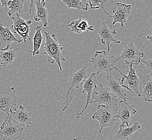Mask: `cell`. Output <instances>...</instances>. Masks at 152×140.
I'll return each instance as SVG.
<instances>
[{
    "instance_id": "cell-1",
    "label": "cell",
    "mask_w": 152,
    "mask_h": 140,
    "mask_svg": "<svg viewBox=\"0 0 152 140\" xmlns=\"http://www.w3.org/2000/svg\"><path fill=\"white\" fill-rule=\"evenodd\" d=\"M45 36V42L43 45V54L47 55V61L51 64L56 63L59 70L62 71L61 61H65V58L62 55L63 47L58 43L57 36L53 34L51 36L49 32L44 31Z\"/></svg>"
},
{
    "instance_id": "cell-2",
    "label": "cell",
    "mask_w": 152,
    "mask_h": 140,
    "mask_svg": "<svg viewBox=\"0 0 152 140\" xmlns=\"http://www.w3.org/2000/svg\"><path fill=\"white\" fill-rule=\"evenodd\" d=\"M119 61V59L115 55H107L105 51H96L94 58L89 60L88 62L92 64V70L96 71V75L99 73L106 72L111 75L112 71L115 70L114 65Z\"/></svg>"
},
{
    "instance_id": "cell-3",
    "label": "cell",
    "mask_w": 152,
    "mask_h": 140,
    "mask_svg": "<svg viewBox=\"0 0 152 140\" xmlns=\"http://www.w3.org/2000/svg\"><path fill=\"white\" fill-rule=\"evenodd\" d=\"M90 103H96L102 105L110 110L117 112L119 99L112 93L106 87H104L102 84H97L96 89L91 96Z\"/></svg>"
},
{
    "instance_id": "cell-4",
    "label": "cell",
    "mask_w": 152,
    "mask_h": 140,
    "mask_svg": "<svg viewBox=\"0 0 152 140\" xmlns=\"http://www.w3.org/2000/svg\"><path fill=\"white\" fill-rule=\"evenodd\" d=\"M87 73L88 69L86 67H83L81 70L73 73L69 78L66 85L65 97L61 102V105H64V107L62 109L63 112L67 109L69 104L73 100V97L72 96L71 90L74 88H78L80 86H82L83 82L86 79Z\"/></svg>"
},
{
    "instance_id": "cell-5",
    "label": "cell",
    "mask_w": 152,
    "mask_h": 140,
    "mask_svg": "<svg viewBox=\"0 0 152 140\" xmlns=\"http://www.w3.org/2000/svg\"><path fill=\"white\" fill-rule=\"evenodd\" d=\"M22 126L12 121L10 115L3 120L0 127V136L2 140H15L20 139L24 130Z\"/></svg>"
},
{
    "instance_id": "cell-6",
    "label": "cell",
    "mask_w": 152,
    "mask_h": 140,
    "mask_svg": "<svg viewBox=\"0 0 152 140\" xmlns=\"http://www.w3.org/2000/svg\"><path fill=\"white\" fill-rule=\"evenodd\" d=\"M117 112L110 110L102 105H99L97 111L92 116V119L99 122V132L100 133L104 128L114 125L115 122L118 121L115 118Z\"/></svg>"
},
{
    "instance_id": "cell-7",
    "label": "cell",
    "mask_w": 152,
    "mask_h": 140,
    "mask_svg": "<svg viewBox=\"0 0 152 140\" xmlns=\"http://www.w3.org/2000/svg\"><path fill=\"white\" fill-rule=\"evenodd\" d=\"M133 64L127 66V74H123L120 70L115 66L114 69L118 71L123 76L121 79L122 88H126L129 91H132L137 94L138 96L140 95L139 88L140 85V80L137 77L136 70L133 67Z\"/></svg>"
},
{
    "instance_id": "cell-8",
    "label": "cell",
    "mask_w": 152,
    "mask_h": 140,
    "mask_svg": "<svg viewBox=\"0 0 152 140\" xmlns=\"http://www.w3.org/2000/svg\"><path fill=\"white\" fill-rule=\"evenodd\" d=\"M134 42L132 41V42L127 44L124 47L121 55L118 57L119 60H123L125 61L127 66L131 64L136 65L139 64L141 59L145 56L144 53L139 50V47L135 46Z\"/></svg>"
},
{
    "instance_id": "cell-9",
    "label": "cell",
    "mask_w": 152,
    "mask_h": 140,
    "mask_svg": "<svg viewBox=\"0 0 152 140\" xmlns=\"http://www.w3.org/2000/svg\"><path fill=\"white\" fill-rule=\"evenodd\" d=\"M12 25L11 26V31L15 34H18L22 37L24 43L26 44V39H29L31 41V38L29 36L30 27L32 23L31 20H26L23 18H20V15L18 13H16V16L12 17Z\"/></svg>"
},
{
    "instance_id": "cell-10",
    "label": "cell",
    "mask_w": 152,
    "mask_h": 140,
    "mask_svg": "<svg viewBox=\"0 0 152 140\" xmlns=\"http://www.w3.org/2000/svg\"><path fill=\"white\" fill-rule=\"evenodd\" d=\"M18 97L15 95V88H9L7 90L0 92V111L10 116L12 108L16 105Z\"/></svg>"
},
{
    "instance_id": "cell-11",
    "label": "cell",
    "mask_w": 152,
    "mask_h": 140,
    "mask_svg": "<svg viewBox=\"0 0 152 140\" xmlns=\"http://www.w3.org/2000/svg\"><path fill=\"white\" fill-rule=\"evenodd\" d=\"M131 10V5L126 4L124 3H116L115 6L112 9V12L113 15H109L110 17L112 18L113 21L112 22L111 26L110 29H111L113 26H114L115 24L119 23L121 26L124 28V24L127 22V19L130 15Z\"/></svg>"
},
{
    "instance_id": "cell-12",
    "label": "cell",
    "mask_w": 152,
    "mask_h": 140,
    "mask_svg": "<svg viewBox=\"0 0 152 140\" xmlns=\"http://www.w3.org/2000/svg\"><path fill=\"white\" fill-rule=\"evenodd\" d=\"M136 113L137 111L134 107V105H130L128 102L120 100L118 106L115 118L117 120L121 121V125L129 127V123Z\"/></svg>"
},
{
    "instance_id": "cell-13",
    "label": "cell",
    "mask_w": 152,
    "mask_h": 140,
    "mask_svg": "<svg viewBox=\"0 0 152 140\" xmlns=\"http://www.w3.org/2000/svg\"><path fill=\"white\" fill-rule=\"evenodd\" d=\"M96 75V73H93L91 74L88 78L85 79L82 84V86L83 88L82 94L87 93L86 98V105L84 108L83 109L80 113H78L76 115V119H81L83 117V113L84 111L88 108V106L90 102L91 99V96L96 90L97 85Z\"/></svg>"
},
{
    "instance_id": "cell-14",
    "label": "cell",
    "mask_w": 152,
    "mask_h": 140,
    "mask_svg": "<svg viewBox=\"0 0 152 140\" xmlns=\"http://www.w3.org/2000/svg\"><path fill=\"white\" fill-rule=\"evenodd\" d=\"M96 32L100 37L102 43L105 46L108 53L110 52L111 43L120 44L121 43L120 41H117L114 38V35L117 34L116 30L108 28L105 21L103 22L99 28L96 30Z\"/></svg>"
},
{
    "instance_id": "cell-15",
    "label": "cell",
    "mask_w": 152,
    "mask_h": 140,
    "mask_svg": "<svg viewBox=\"0 0 152 140\" xmlns=\"http://www.w3.org/2000/svg\"><path fill=\"white\" fill-rule=\"evenodd\" d=\"M106 88L112 93L117 96L120 100L127 102L126 94L123 90L121 79L117 77H112L111 75L106 76L105 82Z\"/></svg>"
},
{
    "instance_id": "cell-16",
    "label": "cell",
    "mask_w": 152,
    "mask_h": 140,
    "mask_svg": "<svg viewBox=\"0 0 152 140\" xmlns=\"http://www.w3.org/2000/svg\"><path fill=\"white\" fill-rule=\"evenodd\" d=\"M21 42V39L19 40L15 37L9 26L4 27L0 20V50L10 46L12 42L20 43Z\"/></svg>"
},
{
    "instance_id": "cell-17",
    "label": "cell",
    "mask_w": 152,
    "mask_h": 140,
    "mask_svg": "<svg viewBox=\"0 0 152 140\" xmlns=\"http://www.w3.org/2000/svg\"><path fill=\"white\" fill-rule=\"evenodd\" d=\"M31 113L26 111L22 105H20L18 108H14V111H12L10 117L12 121H17L21 125H26L28 128L32 123Z\"/></svg>"
},
{
    "instance_id": "cell-18",
    "label": "cell",
    "mask_w": 152,
    "mask_h": 140,
    "mask_svg": "<svg viewBox=\"0 0 152 140\" xmlns=\"http://www.w3.org/2000/svg\"><path fill=\"white\" fill-rule=\"evenodd\" d=\"M91 20L89 21L88 19H83L80 18L72 20L67 26L71 28V31L75 32L77 34H80L82 32H88L94 31V26H90Z\"/></svg>"
},
{
    "instance_id": "cell-19",
    "label": "cell",
    "mask_w": 152,
    "mask_h": 140,
    "mask_svg": "<svg viewBox=\"0 0 152 140\" xmlns=\"http://www.w3.org/2000/svg\"><path fill=\"white\" fill-rule=\"evenodd\" d=\"M34 4L36 5V15L34 20L36 22H41L44 28L48 26V10L46 9V3L44 0H35Z\"/></svg>"
},
{
    "instance_id": "cell-20",
    "label": "cell",
    "mask_w": 152,
    "mask_h": 140,
    "mask_svg": "<svg viewBox=\"0 0 152 140\" xmlns=\"http://www.w3.org/2000/svg\"><path fill=\"white\" fill-rule=\"evenodd\" d=\"M141 128V125L138 122H135L131 127L120 125L116 133V137L121 140H127L132 137L137 130Z\"/></svg>"
},
{
    "instance_id": "cell-21",
    "label": "cell",
    "mask_w": 152,
    "mask_h": 140,
    "mask_svg": "<svg viewBox=\"0 0 152 140\" xmlns=\"http://www.w3.org/2000/svg\"><path fill=\"white\" fill-rule=\"evenodd\" d=\"M18 48L12 49L11 45L4 50H0V66L6 67L12 64L16 57V51Z\"/></svg>"
},
{
    "instance_id": "cell-22",
    "label": "cell",
    "mask_w": 152,
    "mask_h": 140,
    "mask_svg": "<svg viewBox=\"0 0 152 140\" xmlns=\"http://www.w3.org/2000/svg\"><path fill=\"white\" fill-rule=\"evenodd\" d=\"M141 86L142 90L140 92V97H142L145 101L152 102V77H149L143 79L140 82V86Z\"/></svg>"
},
{
    "instance_id": "cell-23",
    "label": "cell",
    "mask_w": 152,
    "mask_h": 140,
    "mask_svg": "<svg viewBox=\"0 0 152 140\" xmlns=\"http://www.w3.org/2000/svg\"><path fill=\"white\" fill-rule=\"evenodd\" d=\"M32 28L36 30V31L33 38V50L30 51V52L32 53V56H35L40 53L39 49L44 37L42 34V29L41 26H37L36 27Z\"/></svg>"
},
{
    "instance_id": "cell-24",
    "label": "cell",
    "mask_w": 152,
    "mask_h": 140,
    "mask_svg": "<svg viewBox=\"0 0 152 140\" xmlns=\"http://www.w3.org/2000/svg\"><path fill=\"white\" fill-rule=\"evenodd\" d=\"M61 2L66 5L68 9H77L79 12L82 10L88 11V7L89 6L88 3L82 2L80 0H61Z\"/></svg>"
},
{
    "instance_id": "cell-25",
    "label": "cell",
    "mask_w": 152,
    "mask_h": 140,
    "mask_svg": "<svg viewBox=\"0 0 152 140\" xmlns=\"http://www.w3.org/2000/svg\"><path fill=\"white\" fill-rule=\"evenodd\" d=\"M23 0H13L9 6V11L8 12V15L11 16L15 13H20L24 7Z\"/></svg>"
},
{
    "instance_id": "cell-26",
    "label": "cell",
    "mask_w": 152,
    "mask_h": 140,
    "mask_svg": "<svg viewBox=\"0 0 152 140\" xmlns=\"http://www.w3.org/2000/svg\"><path fill=\"white\" fill-rule=\"evenodd\" d=\"M89 6L91 9H101L103 10L105 14L107 15H109L105 9V7L107 4V1L105 0H92L88 1Z\"/></svg>"
},
{
    "instance_id": "cell-27",
    "label": "cell",
    "mask_w": 152,
    "mask_h": 140,
    "mask_svg": "<svg viewBox=\"0 0 152 140\" xmlns=\"http://www.w3.org/2000/svg\"><path fill=\"white\" fill-rule=\"evenodd\" d=\"M152 59H150L148 60H144L141 61L140 63L141 64L145 65V66L146 67L147 73L149 74V77H152Z\"/></svg>"
},
{
    "instance_id": "cell-28",
    "label": "cell",
    "mask_w": 152,
    "mask_h": 140,
    "mask_svg": "<svg viewBox=\"0 0 152 140\" xmlns=\"http://www.w3.org/2000/svg\"><path fill=\"white\" fill-rule=\"evenodd\" d=\"M0 3H1L2 7H3L6 10H8L9 6L12 3V0H3L0 1Z\"/></svg>"
},
{
    "instance_id": "cell-29",
    "label": "cell",
    "mask_w": 152,
    "mask_h": 140,
    "mask_svg": "<svg viewBox=\"0 0 152 140\" xmlns=\"http://www.w3.org/2000/svg\"><path fill=\"white\" fill-rule=\"evenodd\" d=\"M34 2H35V1H33V0H31L30 1L29 4V12L30 14H31V12H32V8H34Z\"/></svg>"
},
{
    "instance_id": "cell-30",
    "label": "cell",
    "mask_w": 152,
    "mask_h": 140,
    "mask_svg": "<svg viewBox=\"0 0 152 140\" xmlns=\"http://www.w3.org/2000/svg\"><path fill=\"white\" fill-rule=\"evenodd\" d=\"M147 38L148 39H149L151 42H152V36H151V35H148V36H147Z\"/></svg>"
},
{
    "instance_id": "cell-31",
    "label": "cell",
    "mask_w": 152,
    "mask_h": 140,
    "mask_svg": "<svg viewBox=\"0 0 152 140\" xmlns=\"http://www.w3.org/2000/svg\"><path fill=\"white\" fill-rule=\"evenodd\" d=\"M149 23L151 26H152V17L149 18Z\"/></svg>"
},
{
    "instance_id": "cell-32",
    "label": "cell",
    "mask_w": 152,
    "mask_h": 140,
    "mask_svg": "<svg viewBox=\"0 0 152 140\" xmlns=\"http://www.w3.org/2000/svg\"><path fill=\"white\" fill-rule=\"evenodd\" d=\"M72 140H78V139H77V138H73Z\"/></svg>"
}]
</instances>
